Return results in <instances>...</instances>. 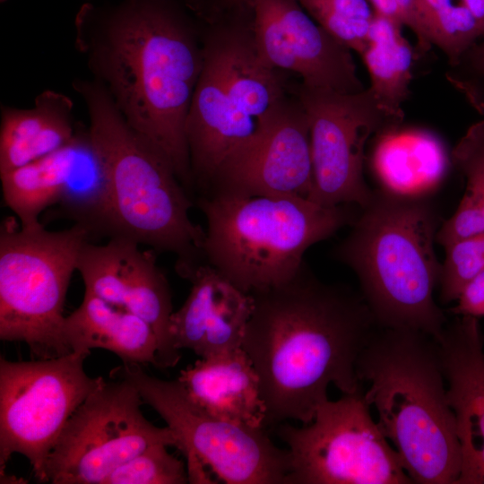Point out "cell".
Returning a JSON list of instances; mask_svg holds the SVG:
<instances>
[{
  "label": "cell",
  "mask_w": 484,
  "mask_h": 484,
  "mask_svg": "<svg viewBox=\"0 0 484 484\" xmlns=\"http://www.w3.org/2000/svg\"><path fill=\"white\" fill-rule=\"evenodd\" d=\"M177 379L212 414L251 428L265 426L259 377L242 347L200 358L181 370Z\"/></svg>",
  "instance_id": "18"
},
{
  "label": "cell",
  "mask_w": 484,
  "mask_h": 484,
  "mask_svg": "<svg viewBox=\"0 0 484 484\" xmlns=\"http://www.w3.org/2000/svg\"><path fill=\"white\" fill-rule=\"evenodd\" d=\"M140 246L122 237L110 238L104 245L88 241L81 250L77 271L85 292L151 325L159 341L161 368L172 367L180 352L169 332L173 314L169 284L157 264L155 251L142 250Z\"/></svg>",
  "instance_id": "16"
},
{
  "label": "cell",
  "mask_w": 484,
  "mask_h": 484,
  "mask_svg": "<svg viewBox=\"0 0 484 484\" xmlns=\"http://www.w3.org/2000/svg\"><path fill=\"white\" fill-rule=\"evenodd\" d=\"M369 408L361 387L324 402L308 424L280 423L290 456L286 484L413 483Z\"/></svg>",
  "instance_id": "10"
},
{
  "label": "cell",
  "mask_w": 484,
  "mask_h": 484,
  "mask_svg": "<svg viewBox=\"0 0 484 484\" xmlns=\"http://www.w3.org/2000/svg\"><path fill=\"white\" fill-rule=\"evenodd\" d=\"M439 281L440 302L456 301L464 286L484 272V232L445 248Z\"/></svg>",
  "instance_id": "25"
},
{
  "label": "cell",
  "mask_w": 484,
  "mask_h": 484,
  "mask_svg": "<svg viewBox=\"0 0 484 484\" xmlns=\"http://www.w3.org/2000/svg\"><path fill=\"white\" fill-rule=\"evenodd\" d=\"M73 102L63 92L44 90L31 108L1 106L0 175L43 158L67 144L79 127Z\"/></svg>",
  "instance_id": "20"
},
{
  "label": "cell",
  "mask_w": 484,
  "mask_h": 484,
  "mask_svg": "<svg viewBox=\"0 0 484 484\" xmlns=\"http://www.w3.org/2000/svg\"><path fill=\"white\" fill-rule=\"evenodd\" d=\"M327 32L362 53L375 12L367 0H296Z\"/></svg>",
  "instance_id": "23"
},
{
  "label": "cell",
  "mask_w": 484,
  "mask_h": 484,
  "mask_svg": "<svg viewBox=\"0 0 484 484\" xmlns=\"http://www.w3.org/2000/svg\"><path fill=\"white\" fill-rule=\"evenodd\" d=\"M292 91L309 122L314 186L308 199L327 207H364L373 194L364 177L366 144L372 136L393 134L404 114L385 107L369 87L341 93L293 82Z\"/></svg>",
  "instance_id": "12"
},
{
  "label": "cell",
  "mask_w": 484,
  "mask_h": 484,
  "mask_svg": "<svg viewBox=\"0 0 484 484\" xmlns=\"http://www.w3.org/2000/svg\"><path fill=\"white\" fill-rule=\"evenodd\" d=\"M181 277L191 282L190 293L170 317L175 348L188 349L200 358L242 346L253 311V297L202 263Z\"/></svg>",
  "instance_id": "17"
},
{
  "label": "cell",
  "mask_w": 484,
  "mask_h": 484,
  "mask_svg": "<svg viewBox=\"0 0 484 484\" xmlns=\"http://www.w3.org/2000/svg\"><path fill=\"white\" fill-rule=\"evenodd\" d=\"M356 372L412 482L458 484L462 454L438 341L420 331L377 327Z\"/></svg>",
  "instance_id": "4"
},
{
  "label": "cell",
  "mask_w": 484,
  "mask_h": 484,
  "mask_svg": "<svg viewBox=\"0 0 484 484\" xmlns=\"http://www.w3.org/2000/svg\"><path fill=\"white\" fill-rule=\"evenodd\" d=\"M445 77L451 83L455 81H484V38L468 49L460 60L449 66Z\"/></svg>",
  "instance_id": "29"
},
{
  "label": "cell",
  "mask_w": 484,
  "mask_h": 484,
  "mask_svg": "<svg viewBox=\"0 0 484 484\" xmlns=\"http://www.w3.org/2000/svg\"><path fill=\"white\" fill-rule=\"evenodd\" d=\"M88 353L31 361L0 359V473L13 454L47 482L48 456L67 421L105 380L84 370Z\"/></svg>",
  "instance_id": "11"
},
{
  "label": "cell",
  "mask_w": 484,
  "mask_h": 484,
  "mask_svg": "<svg viewBox=\"0 0 484 484\" xmlns=\"http://www.w3.org/2000/svg\"><path fill=\"white\" fill-rule=\"evenodd\" d=\"M313 186L309 122L292 91L261 122L256 133L222 160L198 197L308 199Z\"/></svg>",
  "instance_id": "14"
},
{
  "label": "cell",
  "mask_w": 484,
  "mask_h": 484,
  "mask_svg": "<svg viewBox=\"0 0 484 484\" xmlns=\"http://www.w3.org/2000/svg\"><path fill=\"white\" fill-rule=\"evenodd\" d=\"M113 374L130 381L173 432L186 459L191 483H213L209 471L228 484H286L287 448L278 447L264 428L215 416L199 405L179 380L148 375L139 364L123 363Z\"/></svg>",
  "instance_id": "9"
},
{
  "label": "cell",
  "mask_w": 484,
  "mask_h": 484,
  "mask_svg": "<svg viewBox=\"0 0 484 484\" xmlns=\"http://www.w3.org/2000/svg\"><path fill=\"white\" fill-rule=\"evenodd\" d=\"M402 29L375 13L360 56L369 73V88L376 98L392 111L404 114L402 106L409 96L416 55Z\"/></svg>",
  "instance_id": "22"
},
{
  "label": "cell",
  "mask_w": 484,
  "mask_h": 484,
  "mask_svg": "<svg viewBox=\"0 0 484 484\" xmlns=\"http://www.w3.org/2000/svg\"><path fill=\"white\" fill-rule=\"evenodd\" d=\"M257 49L273 68L301 83L341 93L366 88L351 49L320 26L296 0H250Z\"/></svg>",
  "instance_id": "15"
},
{
  "label": "cell",
  "mask_w": 484,
  "mask_h": 484,
  "mask_svg": "<svg viewBox=\"0 0 484 484\" xmlns=\"http://www.w3.org/2000/svg\"><path fill=\"white\" fill-rule=\"evenodd\" d=\"M65 341L72 351L90 354L92 349L115 353L123 363L161 367L157 336L139 316L84 292L81 305L64 324Z\"/></svg>",
  "instance_id": "19"
},
{
  "label": "cell",
  "mask_w": 484,
  "mask_h": 484,
  "mask_svg": "<svg viewBox=\"0 0 484 484\" xmlns=\"http://www.w3.org/2000/svg\"><path fill=\"white\" fill-rule=\"evenodd\" d=\"M246 0H220V4L223 6H230L238 3H241Z\"/></svg>",
  "instance_id": "35"
},
{
  "label": "cell",
  "mask_w": 484,
  "mask_h": 484,
  "mask_svg": "<svg viewBox=\"0 0 484 484\" xmlns=\"http://www.w3.org/2000/svg\"><path fill=\"white\" fill-rule=\"evenodd\" d=\"M200 21L203 63L186 123L194 198L291 92L292 83L261 56L248 12L227 9Z\"/></svg>",
  "instance_id": "6"
},
{
  "label": "cell",
  "mask_w": 484,
  "mask_h": 484,
  "mask_svg": "<svg viewBox=\"0 0 484 484\" xmlns=\"http://www.w3.org/2000/svg\"><path fill=\"white\" fill-rule=\"evenodd\" d=\"M143 403L130 381L105 380L65 426L47 462V482L104 484L117 468L145 449L176 446L169 427H157L144 417Z\"/></svg>",
  "instance_id": "13"
},
{
  "label": "cell",
  "mask_w": 484,
  "mask_h": 484,
  "mask_svg": "<svg viewBox=\"0 0 484 484\" xmlns=\"http://www.w3.org/2000/svg\"><path fill=\"white\" fill-rule=\"evenodd\" d=\"M205 216L204 262L246 293L290 280L313 245L351 226L360 206H322L286 195L197 197Z\"/></svg>",
  "instance_id": "7"
},
{
  "label": "cell",
  "mask_w": 484,
  "mask_h": 484,
  "mask_svg": "<svg viewBox=\"0 0 484 484\" xmlns=\"http://www.w3.org/2000/svg\"><path fill=\"white\" fill-rule=\"evenodd\" d=\"M451 161L466 179L463 195L484 209V118L461 137L452 150Z\"/></svg>",
  "instance_id": "26"
},
{
  "label": "cell",
  "mask_w": 484,
  "mask_h": 484,
  "mask_svg": "<svg viewBox=\"0 0 484 484\" xmlns=\"http://www.w3.org/2000/svg\"><path fill=\"white\" fill-rule=\"evenodd\" d=\"M186 6L193 13L202 9L209 0H182Z\"/></svg>",
  "instance_id": "34"
},
{
  "label": "cell",
  "mask_w": 484,
  "mask_h": 484,
  "mask_svg": "<svg viewBox=\"0 0 484 484\" xmlns=\"http://www.w3.org/2000/svg\"><path fill=\"white\" fill-rule=\"evenodd\" d=\"M475 15L484 29V0H461Z\"/></svg>",
  "instance_id": "33"
},
{
  "label": "cell",
  "mask_w": 484,
  "mask_h": 484,
  "mask_svg": "<svg viewBox=\"0 0 484 484\" xmlns=\"http://www.w3.org/2000/svg\"><path fill=\"white\" fill-rule=\"evenodd\" d=\"M89 143L88 129L79 128L59 150L0 175L4 201L22 228L42 225L39 215L57 203Z\"/></svg>",
  "instance_id": "21"
},
{
  "label": "cell",
  "mask_w": 484,
  "mask_h": 484,
  "mask_svg": "<svg viewBox=\"0 0 484 484\" xmlns=\"http://www.w3.org/2000/svg\"><path fill=\"white\" fill-rule=\"evenodd\" d=\"M73 88L85 103L89 134L107 178L109 238L176 255L179 275L204 263L205 230L190 219L194 200L167 153L128 125L99 82L75 79Z\"/></svg>",
  "instance_id": "5"
},
{
  "label": "cell",
  "mask_w": 484,
  "mask_h": 484,
  "mask_svg": "<svg viewBox=\"0 0 484 484\" xmlns=\"http://www.w3.org/2000/svg\"><path fill=\"white\" fill-rule=\"evenodd\" d=\"M456 302L451 309L455 315L484 316V272L464 286Z\"/></svg>",
  "instance_id": "30"
},
{
  "label": "cell",
  "mask_w": 484,
  "mask_h": 484,
  "mask_svg": "<svg viewBox=\"0 0 484 484\" xmlns=\"http://www.w3.org/2000/svg\"><path fill=\"white\" fill-rule=\"evenodd\" d=\"M484 232V209L463 195L454 214L444 220L436 241L445 248Z\"/></svg>",
  "instance_id": "28"
},
{
  "label": "cell",
  "mask_w": 484,
  "mask_h": 484,
  "mask_svg": "<svg viewBox=\"0 0 484 484\" xmlns=\"http://www.w3.org/2000/svg\"><path fill=\"white\" fill-rule=\"evenodd\" d=\"M426 23V17L447 5L454 3V0H417ZM427 26V25H426Z\"/></svg>",
  "instance_id": "32"
},
{
  "label": "cell",
  "mask_w": 484,
  "mask_h": 484,
  "mask_svg": "<svg viewBox=\"0 0 484 484\" xmlns=\"http://www.w3.org/2000/svg\"><path fill=\"white\" fill-rule=\"evenodd\" d=\"M484 118V81L462 80L451 82Z\"/></svg>",
  "instance_id": "31"
},
{
  "label": "cell",
  "mask_w": 484,
  "mask_h": 484,
  "mask_svg": "<svg viewBox=\"0 0 484 484\" xmlns=\"http://www.w3.org/2000/svg\"><path fill=\"white\" fill-rule=\"evenodd\" d=\"M374 12L385 16L402 27H408L415 35L416 58L428 52L431 42L425 20L417 0H367Z\"/></svg>",
  "instance_id": "27"
},
{
  "label": "cell",
  "mask_w": 484,
  "mask_h": 484,
  "mask_svg": "<svg viewBox=\"0 0 484 484\" xmlns=\"http://www.w3.org/2000/svg\"><path fill=\"white\" fill-rule=\"evenodd\" d=\"M14 217L0 229V339L25 342L52 359L71 352L64 305L81 250L92 241L78 224L59 231L22 228Z\"/></svg>",
  "instance_id": "8"
},
{
  "label": "cell",
  "mask_w": 484,
  "mask_h": 484,
  "mask_svg": "<svg viewBox=\"0 0 484 484\" xmlns=\"http://www.w3.org/2000/svg\"><path fill=\"white\" fill-rule=\"evenodd\" d=\"M443 221L429 197L373 189L332 256L357 275L378 327L423 332L438 341L447 324L434 298L442 263L435 242Z\"/></svg>",
  "instance_id": "3"
},
{
  "label": "cell",
  "mask_w": 484,
  "mask_h": 484,
  "mask_svg": "<svg viewBox=\"0 0 484 484\" xmlns=\"http://www.w3.org/2000/svg\"><path fill=\"white\" fill-rule=\"evenodd\" d=\"M165 445H152L117 468L104 484H186V464Z\"/></svg>",
  "instance_id": "24"
},
{
  "label": "cell",
  "mask_w": 484,
  "mask_h": 484,
  "mask_svg": "<svg viewBox=\"0 0 484 484\" xmlns=\"http://www.w3.org/2000/svg\"><path fill=\"white\" fill-rule=\"evenodd\" d=\"M242 349L258 375L265 425L310 423L328 400L362 387L356 367L378 327L360 292L321 281L303 262L288 281L250 293Z\"/></svg>",
  "instance_id": "2"
},
{
  "label": "cell",
  "mask_w": 484,
  "mask_h": 484,
  "mask_svg": "<svg viewBox=\"0 0 484 484\" xmlns=\"http://www.w3.org/2000/svg\"><path fill=\"white\" fill-rule=\"evenodd\" d=\"M74 46L128 125L160 146L192 196L186 123L203 63L201 21L182 0L82 4Z\"/></svg>",
  "instance_id": "1"
}]
</instances>
